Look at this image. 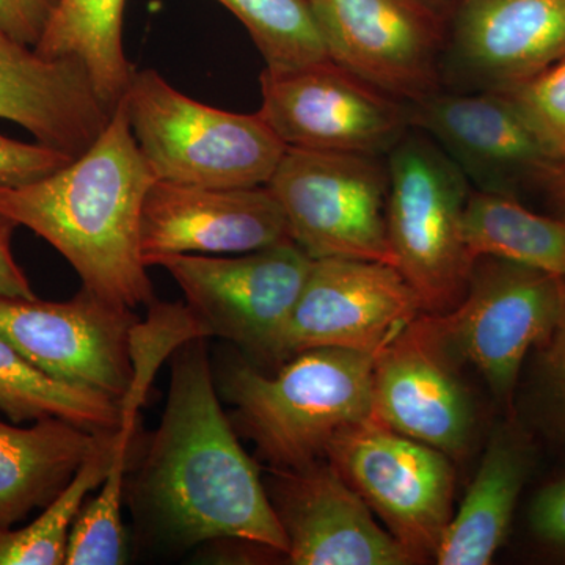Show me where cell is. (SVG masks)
I'll return each instance as SVG.
<instances>
[{
  "label": "cell",
  "instance_id": "obj_9",
  "mask_svg": "<svg viewBox=\"0 0 565 565\" xmlns=\"http://www.w3.org/2000/svg\"><path fill=\"white\" fill-rule=\"evenodd\" d=\"M326 457L384 520L412 563L435 559L455 497V471L445 452L371 416L341 430Z\"/></svg>",
  "mask_w": 565,
  "mask_h": 565
},
{
  "label": "cell",
  "instance_id": "obj_1",
  "mask_svg": "<svg viewBox=\"0 0 565 565\" xmlns=\"http://www.w3.org/2000/svg\"><path fill=\"white\" fill-rule=\"evenodd\" d=\"M172 356L166 411L134 500L174 548L243 541L286 555L288 539L258 467L223 412L206 338L188 341Z\"/></svg>",
  "mask_w": 565,
  "mask_h": 565
},
{
  "label": "cell",
  "instance_id": "obj_21",
  "mask_svg": "<svg viewBox=\"0 0 565 565\" xmlns=\"http://www.w3.org/2000/svg\"><path fill=\"white\" fill-rule=\"evenodd\" d=\"M530 448L501 430L490 441L462 504L449 520L435 559L440 565H486L503 545L530 473Z\"/></svg>",
  "mask_w": 565,
  "mask_h": 565
},
{
  "label": "cell",
  "instance_id": "obj_17",
  "mask_svg": "<svg viewBox=\"0 0 565 565\" xmlns=\"http://www.w3.org/2000/svg\"><path fill=\"white\" fill-rule=\"evenodd\" d=\"M371 416L446 456L462 455L475 424L470 394L455 364L415 322L375 356Z\"/></svg>",
  "mask_w": 565,
  "mask_h": 565
},
{
  "label": "cell",
  "instance_id": "obj_13",
  "mask_svg": "<svg viewBox=\"0 0 565 565\" xmlns=\"http://www.w3.org/2000/svg\"><path fill=\"white\" fill-rule=\"evenodd\" d=\"M327 55L392 98L435 93L444 44L426 0H310Z\"/></svg>",
  "mask_w": 565,
  "mask_h": 565
},
{
  "label": "cell",
  "instance_id": "obj_15",
  "mask_svg": "<svg viewBox=\"0 0 565 565\" xmlns=\"http://www.w3.org/2000/svg\"><path fill=\"white\" fill-rule=\"evenodd\" d=\"M269 498L294 565H405L411 556L330 463L274 470Z\"/></svg>",
  "mask_w": 565,
  "mask_h": 565
},
{
  "label": "cell",
  "instance_id": "obj_5",
  "mask_svg": "<svg viewBox=\"0 0 565 565\" xmlns=\"http://www.w3.org/2000/svg\"><path fill=\"white\" fill-rule=\"evenodd\" d=\"M386 174V233L394 267L414 288L423 311L448 313L467 294L476 264L463 232L467 178L422 137L401 139Z\"/></svg>",
  "mask_w": 565,
  "mask_h": 565
},
{
  "label": "cell",
  "instance_id": "obj_16",
  "mask_svg": "<svg viewBox=\"0 0 565 565\" xmlns=\"http://www.w3.org/2000/svg\"><path fill=\"white\" fill-rule=\"evenodd\" d=\"M411 125L429 134L479 192L509 195L519 174L553 173L557 162L514 103L500 92L433 95L414 103Z\"/></svg>",
  "mask_w": 565,
  "mask_h": 565
},
{
  "label": "cell",
  "instance_id": "obj_6",
  "mask_svg": "<svg viewBox=\"0 0 565 565\" xmlns=\"http://www.w3.org/2000/svg\"><path fill=\"white\" fill-rule=\"evenodd\" d=\"M564 319L565 281L492 258L475 264L456 308L415 326L456 367L470 364L497 396L509 397L527 353L552 343Z\"/></svg>",
  "mask_w": 565,
  "mask_h": 565
},
{
  "label": "cell",
  "instance_id": "obj_20",
  "mask_svg": "<svg viewBox=\"0 0 565 565\" xmlns=\"http://www.w3.org/2000/svg\"><path fill=\"white\" fill-rule=\"evenodd\" d=\"M106 433L62 418L39 419L31 427L0 422V527L46 508Z\"/></svg>",
  "mask_w": 565,
  "mask_h": 565
},
{
  "label": "cell",
  "instance_id": "obj_10",
  "mask_svg": "<svg viewBox=\"0 0 565 565\" xmlns=\"http://www.w3.org/2000/svg\"><path fill=\"white\" fill-rule=\"evenodd\" d=\"M258 115L288 148L375 156L393 150L411 125L392 96L327 61L266 68Z\"/></svg>",
  "mask_w": 565,
  "mask_h": 565
},
{
  "label": "cell",
  "instance_id": "obj_30",
  "mask_svg": "<svg viewBox=\"0 0 565 565\" xmlns=\"http://www.w3.org/2000/svg\"><path fill=\"white\" fill-rule=\"evenodd\" d=\"M57 0H0V28L14 40L35 47Z\"/></svg>",
  "mask_w": 565,
  "mask_h": 565
},
{
  "label": "cell",
  "instance_id": "obj_26",
  "mask_svg": "<svg viewBox=\"0 0 565 565\" xmlns=\"http://www.w3.org/2000/svg\"><path fill=\"white\" fill-rule=\"evenodd\" d=\"M252 36L269 70H292L329 58L310 0H217Z\"/></svg>",
  "mask_w": 565,
  "mask_h": 565
},
{
  "label": "cell",
  "instance_id": "obj_19",
  "mask_svg": "<svg viewBox=\"0 0 565 565\" xmlns=\"http://www.w3.org/2000/svg\"><path fill=\"white\" fill-rule=\"evenodd\" d=\"M451 61L489 92L544 73L565 61V0H462Z\"/></svg>",
  "mask_w": 565,
  "mask_h": 565
},
{
  "label": "cell",
  "instance_id": "obj_7",
  "mask_svg": "<svg viewBox=\"0 0 565 565\" xmlns=\"http://www.w3.org/2000/svg\"><path fill=\"white\" fill-rule=\"evenodd\" d=\"M267 188L292 243L310 258H349L394 267L386 233L388 174L374 156L288 148Z\"/></svg>",
  "mask_w": 565,
  "mask_h": 565
},
{
  "label": "cell",
  "instance_id": "obj_34",
  "mask_svg": "<svg viewBox=\"0 0 565 565\" xmlns=\"http://www.w3.org/2000/svg\"><path fill=\"white\" fill-rule=\"evenodd\" d=\"M553 178L556 180L557 192H559L561 200L565 204V163L553 173Z\"/></svg>",
  "mask_w": 565,
  "mask_h": 565
},
{
  "label": "cell",
  "instance_id": "obj_23",
  "mask_svg": "<svg viewBox=\"0 0 565 565\" xmlns=\"http://www.w3.org/2000/svg\"><path fill=\"white\" fill-rule=\"evenodd\" d=\"M468 250L503 259L565 281V221L526 210L512 196L470 193L463 217Z\"/></svg>",
  "mask_w": 565,
  "mask_h": 565
},
{
  "label": "cell",
  "instance_id": "obj_18",
  "mask_svg": "<svg viewBox=\"0 0 565 565\" xmlns=\"http://www.w3.org/2000/svg\"><path fill=\"white\" fill-rule=\"evenodd\" d=\"M111 111L82 63L43 57L0 28V118L77 158L102 136Z\"/></svg>",
  "mask_w": 565,
  "mask_h": 565
},
{
  "label": "cell",
  "instance_id": "obj_25",
  "mask_svg": "<svg viewBox=\"0 0 565 565\" xmlns=\"http://www.w3.org/2000/svg\"><path fill=\"white\" fill-rule=\"evenodd\" d=\"M117 430V429H115ZM115 430H107L95 451L32 523L13 530L0 527V565H62L74 520L92 490L109 471L115 452Z\"/></svg>",
  "mask_w": 565,
  "mask_h": 565
},
{
  "label": "cell",
  "instance_id": "obj_12",
  "mask_svg": "<svg viewBox=\"0 0 565 565\" xmlns=\"http://www.w3.org/2000/svg\"><path fill=\"white\" fill-rule=\"evenodd\" d=\"M422 311L414 288L390 264L313 259L282 333L281 363L315 348L377 356Z\"/></svg>",
  "mask_w": 565,
  "mask_h": 565
},
{
  "label": "cell",
  "instance_id": "obj_29",
  "mask_svg": "<svg viewBox=\"0 0 565 565\" xmlns=\"http://www.w3.org/2000/svg\"><path fill=\"white\" fill-rule=\"evenodd\" d=\"M73 156L0 134V185H22L50 177L73 161Z\"/></svg>",
  "mask_w": 565,
  "mask_h": 565
},
{
  "label": "cell",
  "instance_id": "obj_31",
  "mask_svg": "<svg viewBox=\"0 0 565 565\" xmlns=\"http://www.w3.org/2000/svg\"><path fill=\"white\" fill-rule=\"evenodd\" d=\"M17 228L18 223L0 212V297L36 299L31 281L11 250V237Z\"/></svg>",
  "mask_w": 565,
  "mask_h": 565
},
{
  "label": "cell",
  "instance_id": "obj_32",
  "mask_svg": "<svg viewBox=\"0 0 565 565\" xmlns=\"http://www.w3.org/2000/svg\"><path fill=\"white\" fill-rule=\"evenodd\" d=\"M533 525L546 541L565 545V479L539 494L533 509Z\"/></svg>",
  "mask_w": 565,
  "mask_h": 565
},
{
  "label": "cell",
  "instance_id": "obj_27",
  "mask_svg": "<svg viewBox=\"0 0 565 565\" xmlns=\"http://www.w3.org/2000/svg\"><path fill=\"white\" fill-rule=\"evenodd\" d=\"M129 456L115 452L102 489L85 501L71 527L65 565H120L126 563L122 527L126 473Z\"/></svg>",
  "mask_w": 565,
  "mask_h": 565
},
{
  "label": "cell",
  "instance_id": "obj_8",
  "mask_svg": "<svg viewBox=\"0 0 565 565\" xmlns=\"http://www.w3.org/2000/svg\"><path fill=\"white\" fill-rule=\"evenodd\" d=\"M313 258L296 243L239 256H167L162 266L184 294L204 337L239 345L253 359L281 363V340Z\"/></svg>",
  "mask_w": 565,
  "mask_h": 565
},
{
  "label": "cell",
  "instance_id": "obj_4",
  "mask_svg": "<svg viewBox=\"0 0 565 565\" xmlns=\"http://www.w3.org/2000/svg\"><path fill=\"white\" fill-rule=\"evenodd\" d=\"M129 121L156 180L202 188H258L288 150L259 117L196 102L156 70L134 73Z\"/></svg>",
  "mask_w": 565,
  "mask_h": 565
},
{
  "label": "cell",
  "instance_id": "obj_28",
  "mask_svg": "<svg viewBox=\"0 0 565 565\" xmlns=\"http://www.w3.org/2000/svg\"><path fill=\"white\" fill-rule=\"evenodd\" d=\"M498 92L514 103L550 154L565 163V61Z\"/></svg>",
  "mask_w": 565,
  "mask_h": 565
},
{
  "label": "cell",
  "instance_id": "obj_2",
  "mask_svg": "<svg viewBox=\"0 0 565 565\" xmlns=\"http://www.w3.org/2000/svg\"><path fill=\"white\" fill-rule=\"evenodd\" d=\"M154 181L121 99L102 136L68 166L0 185V212L61 253L82 288L134 310L156 302L140 255L141 207Z\"/></svg>",
  "mask_w": 565,
  "mask_h": 565
},
{
  "label": "cell",
  "instance_id": "obj_11",
  "mask_svg": "<svg viewBox=\"0 0 565 565\" xmlns=\"http://www.w3.org/2000/svg\"><path fill=\"white\" fill-rule=\"evenodd\" d=\"M134 310L82 288L66 302L0 297V338L33 366L66 384L120 401L132 377Z\"/></svg>",
  "mask_w": 565,
  "mask_h": 565
},
{
  "label": "cell",
  "instance_id": "obj_24",
  "mask_svg": "<svg viewBox=\"0 0 565 565\" xmlns=\"http://www.w3.org/2000/svg\"><path fill=\"white\" fill-rule=\"evenodd\" d=\"M0 412L17 424L62 418L90 430H115L121 415L110 394L51 377L2 338Z\"/></svg>",
  "mask_w": 565,
  "mask_h": 565
},
{
  "label": "cell",
  "instance_id": "obj_3",
  "mask_svg": "<svg viewBox=\"0 0 565 565\" xmlns=\"http://www.w3.org/2000/svg\"><path fill=\"white\" fill-rule=\"evenodd\" d=\"M375 356L338 348L308 349L275 374L232 363L221 392L234 424L273 470L321 462L341 430L373 415Z\"/></svg>",
  "mask_w": 565,
  "mask_h": 565
},
{
  "label": "cell",
  "instance_id": "obj_22",
  "mask_svg": "<svg viewBox=\"0 0 565 565\" xmlns=\"http://www.w3.org/2000/svg\"><path fill=\"white\" fill-rule=\"evenodd\" d=\"M126 0H57L35 51L82 63L111 110L125 98L136 68L122 43Z\"/></svg>",
  "mask_w": 565,
  "mask_h": 565
},
{
  "label": "cell",
  "instance_id": "obj_33",
  "mask_svg": "<svg viewBox=\"0 0 565 565\" xmlns=\"http://www.w3.org/2000/svg\"><path fill=\"white\" fill-rule=\"evenodd\" d=\"M553 366H555V374L557 384L565 394V319L563 326L559 327L555 338H553Z\"/></svg>",
  "mask_w": 565,
  "mask_h": 565
},
{
  "label": "cell",
  "instance_id": "obj_35",
  "mask_svg": "<svg viewBox=\"0 0 565 565\" xmlns=\"http://www.w3.org/2000/svg\"><path fill=\"white\" fill-rule=\"evenodd\" d=\"M426 2H430V0H426Z\"/></svg>",
  "mask_w": 565,
  "mask_h": 565
},
{
  "label": "cell",
  "instance_id": "obj_14",
  "mask_svg": "<svg viewBox=\"0 0 565 565\" xmlns=\"http://www.w3.org/2000/svg\"><path fill=\"white\" fill-rule=\"evenodd\" d=\"M288 221L269 188H202L156 180L140 217L145 266L167 256L239 255L291 243Z\"/></svg>",
  "mask_w": 565,
  "mask_h": 565
}]
</instances>
